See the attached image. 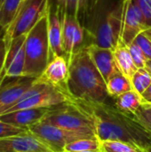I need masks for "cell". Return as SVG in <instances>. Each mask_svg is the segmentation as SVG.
<instances>
[{"label": "cell", "instance_id": "cell-1", "mask_svg": "<svg viewBox=\"0 0 151 152\" xmlns=\"http://www.w3.org/2000/svg\"><path fill=\"white\" fill-rule=\"evenodd\" d=\"M78 102L93 115L96 123V137L101 142H124L151 152V134L132 116L107 102Z\"/></svg>", "mask_w": 151, "mask_h": 152}, {"label": "cell", "instance_id": "cell-2", "mask_svg": "<svg viewBox=\"0 0 151 152\" xmlns=\"http://www.w3.org/2000/svg\"><path fill=\"white\" fill-rule=\"evenodd\" d=\"M125 0H99L83 22L90 45L113 49L120 40Z\"/></svg>", "mask_w": 151, "mask_h": 152}, {"label": "cell", "instance_id": "cell-3", "mask_svg": "<svg viewBox=\"0 0 151 152\" xmlns=\"http://www.w3.org/2000/svg\"><path fill=\"white\" fill-rule=\"evenodd\" d=\"M67 92L73 99L88 102H106L109 97L106 82L85 48L69 61Z\"/></svg>", "mask_w": 151, "mask_h": 152}, {"label": "cell", "instance_id": "cell-4", "mask_svg": "<svg viewBox=\"0 0 151 152\" xmlns=\"http://www.w3.org/2000/svg\"><path fill=\"white\" fill-rule=\"evenodd\" d=\"M42 121L96 137V123L93 115L73 98L69 102L51 107Z\"/></svg>", "mask_w": 151, "mask_h": 152}, {"label": "cell", "instance_id": "cell-5", "mask_svg": "<svg viewBox=\"0 0 151 152\" xmlns=\"http://www.w3.org/2000/svg\"><path fill=\"white\" fill-rule=\"evenodd\" d=\"M24 77L37 78L51 60L52 53L48 37L47 12L26 35Z\"/></svg>", "mask_w": 151, "mask_h": 152}, {"label": "cell", "instance_id": "cell-6", "mask_svg": "<svg viewBox=\"0 0 151 152\" xmlns=\"http://www.w3.org/2000/svg\"><path fill=\"white\" fill-rule=\"evenodd\" d=\"M71 99L72 97L68 93L36 78L19 102L6 113L25 109L51 108Z\"/></svg>", "mask_w": 151, "mask_h": 152}, {"label": "cell", "instance_id": "cell-7", "mask_svg": "<svg viewBox=\"0 0 151 152\" xmlns=\"http://www.w3.org/2000/svg\"><path fill=\"white\" fill-rule=\"evenodd\" d=\"M49 0H23L18 13L5 30L8 40L27 35L47 12Z\"/></svg>", "mask_w": 151, "mask_h": 152}, {"label": "cell", "instance_id": "cell-8", "mask_svg": "<svg viewBox=\"0 0 151 152\" xmlns=\"http://www.w3.org/2000/svg\"><path fill=\"white\" fill-rule=\"evenodd\" d=\"M28 130L54 152H63L69 143L77 140L97 138L88 134L69 131L43 121L30 126Z\"/></svg>", "mask_w": 151, "mask_h": 152}, {"label": "cell", "instance_id": "cell-9", "mask_svg": "<svg viewBox=\"0 0 151 152\" xmlns=\"http://www.w3.org/2000/svg\"><path fill=\"white\" fill-rule=\"evenodd\" d=\"M88 45L87 34L81 21L77 17L65 13L63 19L62 47L69 61L74 54Z\"/></svg>", "mask_w": 151, "mask_h": 152}, {"label": "cell", "instance_id": "cell-10", "mask_svg": "<svg viewBox=\"0 0 151 152\" xmlns=\"http://www.w3.org/2000/svg\"><path fill=\"white\" fill-rule=\"evenodd\" d=\"M36 78L29 77H4L0 82V116L13 107Z\"/></svg>", "mask_w": 151, "mask_h": 152}, {"label": "cell", "instance_id": "cell-11", "mask_svg": "<svg viewBox=\"0 0 151 152\" xmlns=\"http://www.w3.org/2000/svg\"><path fill=\"white\" fill-rule=\"evenodd\" d=\"M147 29L145 20L133 0H125L122 17L120 40L126 45H131L141 33Z\"/></svg>", "mask_w": 151, "mask_h": 152}, {"label": "cell", "instance_id": "cell-12", "mask_svg": "<svg viewBox=\"0 0 151 152\" xmlns=\"http://www.w3.org/2000/svg\"><path fill=\"white\" fill-rule=\"evenodd\" d=\"M26 35L8 40V48L4 68L0 77V82L4 77H23L25 66V44Z\"/></svg>", "mask_w": 151, "mask_h": 152}, {"label": "cell", "instance_id": "cell-13", "mask_svg": "<svg viewBox=\"0 0 151 152\" xmlns=\"http://www.w3.org/2000/svg\"><path fill=\"white\" fill-rule=\"evenodd\" d=\"M69 75V61L65 55H54L51 58L39 80L67 92V83Z\"/></svg>", "mask_w": 151, "mask_h": 152}, {"label": "cell", "instance_id": "cell-14", "mask_svg": "<svg viewBox=\"0 0 151 152\" xmlns=\"http://www.w3.org/2000/svg\"><path fill=\"white\" fill-rule=\"evenodd\" d=\"M0 152H54L29 130L22 134L1 138Z\"/></svg>", "mask_w": 151, "mask_h": 152}, {"label": "cell", "instance_id": "cell-15", "mask_svg": "<svg viewBox=\"0 0 151 152\" xmlns=\"http://www.w3.org/2000/svg\"><path fill=\"white\" fill-rule=\"evenodd\" d=\"M64 15L65 13L62 12L56 5L49 3L47 8V28L52 57L54 55H65L62 47Z\"/></svg>", "mask_w": 151, "mask_h": 152}, {"label": "cell", "instance_id": "cell-16", "mask_svg": "<svg viewBox=\"0 0 151 152\" xmlns=\"http://www.w3.org/2000/svg\"><path fill=\"white\" fill-rule=\"evenodd\" d=\"M85 50L106 83L114 75L120 72L111 49L90 45L85 47Z\"/></svg>", "mask_w": 151, "mask_h": 152}, {"label": "cell", "instance_id": "cell-17", "mask_svg": "<svg viewBox=\"0 0 151 152\" xmlns=\"http://www.w3.org/2000/svg\"><path fill=\"white\" fill-rule=\"evenodd\" d=\"M50 108H36L19 110L0 116V120L15 126L27 128L34 124H36L44 118Z\"/></svg>", "mask_w": 151, "mask_h": 152}, {"label": "cell", "instance_id": "cell-18", "mask_svg": "<svg viewBox=\"0 0 151 152\" xmlns=\"http://www.w3.org/2000/svg\"><path fill=\"white\" fill-rule=\"evenodd\" d=\"M112 52L119 71L131 80L133 75L135 73L138 68L135 66L133 61L128 45H126L123 41L119 40L117 45L112 49Z\"/></svg>", "mask_w": 151, "mask_h": 152}, {"label": "cell", "instance_id": "cell-19", "mask_svg": "<svg viewBox=\"0 0 151 152\" xmlns=\"http://www.w3.org/2000/svg\"><path fill=\"white\" fill-rule=\"evenodd\" d=\"M62 12L77 17L83 24L88 12L90 0H49Z\"/></svg>", "mask_w": 151, "mask_h": 152}, {"label": "cell", "instance_id": "cell-20", "mask_svg": "<svg viewBox=\"0 0 151 152\" xmlns=\"http://www.w3.org/2000/svg\"><path fill=\"white\" fill-rule=\"evenodd\" d=\"M142 103L143 99L142 94L133 89L117 96L115 102L117 110L130 116L133 115Z\"/></svg>", "mask_w": 151, "mask_h": 152}, {"label": "cell", "instance_id": "cell-21", "mask_svg": "<svg viewBox=\"0 0 151 152\" xmlns=\"http://www.w3.org/2000/svg\"><path fill=\"white\" fill-rule=\"evenodd\" d=\"M107 92L109 97L117 98L124 93L133 90L131 80L121 72L114 75L106 83Z\"/></svg>", "mask_w": 151, "mask_h": 152}, {"label": "cell", "instance_id": "cell-22", "mask_svg": "<svg viewBox=\"0 0 151 152\" xmlns=\"http://www.w3.org/2000/svg\"><path fill=\"white\" fill-rule=\"evenodd\" d=\"M23 0H3L0 9V26L7 29L15 19Z\"/></svg>", "mask_w": 151, "mask_h": 152}, {"label": "cell", "instance_id": "cell-23", "mask_svg": "<svg viewBox=\"0 0 151 152\" xmlns=\"http://www.w3.org/2000/svg\"><path fill=\"white\" fill-rule=\"evenodd\" d=\"M98 150H101V142L98 138H85L69 143L65 147L64 151L79 152Z\"/></svg>", "mask_w": 151, "mask_h": 152}, {"label": "cell", "instance_id": "cell-24", "mask_svg": "<svg viewBox=\"0 0 151 152\" xmlns=\"http://www.w3.org/2000/svg\"><path fill=\"white\" fill-rule=\"evenodd\" d=\"M101 150L103 152H150L134 144L118 141L101 142Z\"/></svg>", "mask_w": 151, "mask_h": 152}, {"label": "cell", "instance_id": "cell-25", "mask_svg": "<svg viewBox=\"0 0 151 152\" xmlns=\"http://www.w3.org/2000/svg\"><path fill=\"white\" fill-rule=\"evenodd\" d=\"M133 89L142 94L151 85V76L146 68L138 69L131 78Z\"/></svg>", "mask_w": 151, "mask_h": 152}, {"label": "cell", "instance_id": "cell-26", "mask_svg": "<svg viewBox=\"0 0 151 152\" xmlns=\"http://www.w3.org/2000/svg\"><path fill=\"white\" fill-rule=\"evenodd\" d=\"M132 117L151 134V104L143 102Z\"/></svg>", "mask_w": 151, "mask_h": 152}, {"label": "cell", "instance_id": "cell-27", "mask_svg": "<svg viewBox=\"0 0 151 152\" xmlns=\"http://www.w3.org/2000/svg\"><path fill=\"white\" fill-rule=\"evenodd\" d=\"M128 48H129V52L131 53V56L133 58V61L135 66L138 69L145 68L148 59L145 56L142 50L140 48V46L135 42H133L131 45H128Z\"/></svg>", "mask_w": 151, "mask_h": 152}, {"label": "cell", "instance_id": "cell-28", "mask_svg": "<svg viewBox=\"0 0 151 152\" xmlns=\"http://www.w3.org/2000/svg\"><path fill=\"white\" fill-rule=\"evenodd\" d=\"M28 131V129H27V128L15 126L13 125H11V124H8L6 122L0 120V139L20 135Z\"/></svg>", "mask_w": 151, "mask_h": 152}, {"label": "cell", "instance_id": "cell-29", "mask_svg": "<svg viewBox=\"0 0 151 152\" xmlns=\"http://www.w3.org/2000/svg\"><path fill=\"white\" fill-rule=\"evenodd\" d=\"M133 42H135L140 46L147 59L151 61V40L144 34V32L137 36Z\"/></svg>", "mask_w": 151, "mask_h": 152}, {"label": "cell", "instance_id": "cell-30", "mask_svg": "<svg viewBox=\"0 0 151 152\" xmlns=\"http://www.w3.org/2000/svg\"><path fill=\"white\" fill-rule=\"evenodd\" d=\"M7 48H8V40L5 37V30H4L2 33H0V77L2 76L4 68Z\"/></svg>", "mask_w": 151, "mask_h": 152}, {"label": "cell", "instance_id": "cell-31", "mask_svg": "<svg viewBox=\"0 0 151 152\" xmlns=\"http://www.w3.org/2000/svg\"><path fill=\"white\" fill-rule=\"evenodd\" d=\"M142 96L143 99V102L151 104V85L148 87V89L142 94Z\"/></svg>", "mask_w": 151, "mask_h": 152}, {"label": "cell", "instance_id": "cell-32", "mask_svg": "<svg viewBox=\"0 0 151 152\" xmlns=\"http://www.w3.org/2000/svg\"><path fill=\"white\" fill-rule=\"evenodd\" d=\"M145 68H146V69L149 71V73L150 74V76H151V61L150 60H148V61H147V63H146Z\"/></svg>", "mask_w": 151, "mask_h": 152}, {"label": "cell", "instance_id": "cell-33", "mask_svg": "<svg viewBox=\"0 0 151 152\" xmlns=\"http://www.w3.org/2000/svg\"><path fill=\"white\" fill-rule=\"evenodd\" d=\"M144 34L150 38L151 40V28H148V29H146L145 31H144Z\"/></svg>", "mask_w": 151, "mask_h": 152}, {"label": "cell", "instance_id": "cell-34", "mask_svg": "<svg viewBox=\"0 0 151 152\" xmlns=\"http://www.w3.org/2000/svg\"><path fill=\"white\" fill-rule=\"evenodd\" d=\"M98 1H99V0H90V6H89V9H90L93 5H94ZM88 11H89V10H88Z\"/></svg>", "mask_w": 151, "mask_h": 152}, {"label": "cell", "instance_id": "cell-35", "mask_svg": "<svg viewBox=\"0 0 151 152\" xmlns=\"http://www.w3.org/2000/svg\"><path fill=\"white\" fill-rule=\"evenodd\" d=\"M2 2H3V0H0V9H1V5H2ZM5 29H4L1 26H0V33H2L3 31H4Z\"/></svg>", "mask_w": 151, "mask_h": 152}, {"label": "cell", "instance_id": "cell-36", "mask_svg": "<svg viewBox=\"0 0 151 152\" xmlns=\"http://www.w3.org/2000/svg\"><path fill=\"white\" fill-rule=\"evenodd\" d=\"M67 152V151H64ZM79 152H103L101 150H98V151H79Z\"/></svg>", "mask_w": 151, "mask_h": 152}, {"label": "cell", "instance_id": "cell-37", "mask_svg": "<svg viewBox=\"0 0 151 152\" xmlns=\"http://www.w3.org/2000/svg\"><path fill=\"white\" fill-rule=\"evenodd\" d=\"M145 2L147 3V4L150 6V8L151 9V0H145Z\"/></svg>", "mask_w": 151, "mask_h": 152}]
</instances>
